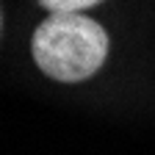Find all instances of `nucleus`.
<instances>
[{"label":"nucleus","instance_id":"1","mask_svg":"<svg viewBox=\"0 0 155 155\" xmlns=\"http://www.w3.org/2000/svg\"><path fill=\"white\" fill-rule=\"evenodd\" d=\"M108 53L105 31L81 11L50 14L33 33V58L55 81L75 83L94 75Z\"/></svg>","mask_w":155,"mask_h":155},{"label":"nucleus","instance_id":"2","mask_svg":"<svg viewBox=\"0 0 155 155\" xmlns=\"http://www.w3.org/2000/svg\"><path fill=\"white\" fill-rule=\"evenodd\" d=\"M47 11L58 14V11H83L89 6H97L100 0H39Z\"/></svg>","mask_w":155,"mask_h":155}]
</instances>
